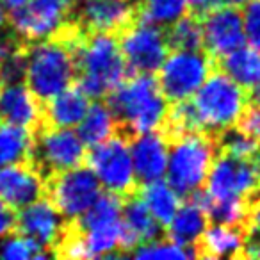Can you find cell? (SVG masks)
I'll list each match as a JSON object with an SVG mask.
<instances>
[{"label": "cell", "mask_w": 260, "mask_h": 260, "mask_svg": "<svg viewBox=\"0 0 260 260\" xmlns=\"http://www.w3.org/2000/svg\"><path fill=\"white\" fill-rule=\"evenodd\" d=\"M105 102L118 119L119 134L126 138L162 128L171 109L153 73H134L107 94Z\"/></svg>", "instance_id": "obj_1"}, {"label": "cell", "mask_w": 260, "mask_h": 260, "mask_svg": "<svg viewBox=\"0 0 260 260\" xmlns=\"http://www.w3.org/2000/svg\"><path fill=\"white\" fill-rule=\"evenodd\" d=\"M77 82L89 98H107L130 75L118 34L87 32L77 50Z\"/></svg>", "instance_id": "obj_2"}, {"label": "cell", "mask_w": 260, "mask_h": 260, "mask_svg": "<svg viewBox=\"0 0 260 260\" xmlns=\"http://www.w3.org/2000/svg\"><path fill=\"white\" fill-rule=\"evenodd\" d=\"M217 152V138L203 130H191L170 138L166 177L171 187L182 198H191L202 191Z\"/></svg>", "instance_id": "obj_3"}, {"label": "cell", "mask_w": 260, "mask_h": 260, "mask_svg": "<svg viewBox=\"0 0 260 260\" xmlns=\"http://www.w3.org/2000/svg\"><path fill=\"white\" fill-rule=\"evenodd\" d=\"M200 130L221 136L224 130L237 126L248 109V93L221 70H214L203 86L191 98Z\"/></svg>", "instance_id": "obj_4"}, {"label": "cell", "mask_w": 260, "mask_h": 260, "mask_svg": "<svg viewBox=\"0 0 260 260\" xmlns=\"http://www.w3.org/2000/svg\"><path fill=\"white\" fill-rule=\"evenodd\" d=\"M86 143L66 126H54L41 123L34 130V148L30 164L45 178L59 171L82 166L87 160Z\"/></svg>", "instance_id": "obj_5"}, {"label": "cell", "mask_w": 260, "mask_h": 260, "mask_svg": "<svg viewBox=\"0 0 260 260\" xmlns=\"http://www.w3.org/2000/svg\"><path fill=\"white\" fill-rule=\"evenodd\" d=\"M86 162L94 171L105 191L116 192L123 198L138 192L139 182L134 170L130 138L125 134L118 132L107 141L91 146Z\"/></svg>", "instance_id": "obj_6"}, {"label": "cell", "mask_w": 260, "mask_h": 260, "mask_svg": "<svg viewBox=\"0 0 260 260\" xmlns=\"http://www.w3.org/2000/svg\"><path fill=\"white\" fill-rule=\"evenodd\" d=\"M205 185L210 198L251 203L260 196V157L246 159L217 152Z\"/></svg>", "instance_id": "obj_7"}, {"label": "cell", "mask_w": 260, "mask_h": 260, "mask_svg": "<svg viewBox=\"0 0 260 260\" xmlns=\"http://www.w3.org/2000/svg\"><path fill=\"white\" fill-rule=\"evenodd\" d=\"M216 70V59L207 50H173L159 70L160 89L171 104L189 100Z\"/></svg>", "instance_id": "obj_8"}, {"label": "cell", "mask_w": 260, "mask_h": 260, "mask_svg": "<svg viewBox=\"0 0 260 260\" xmlns=\"http://www.w3.org/2000/svg\"><path fill=\"white\" fill-rule=\"evenodd\" d=\"M45 196L61 210L68 221H77L82 217L102 194V184L98 177L89 166L84 164L50 175L45 178Z\"/></svg>", "instance_id": "obj_9"}, {"label": "cell", "mask_w": 260, "mask_h": 260, "mask_svg": "<svg viewBox=\"0 0 260 260\" xmlns=\"http://www.w3.org/2000/svg\"><path fill=\"white\" fill-rule=\"evenodd\" d=\"M119 47L130 73H159L170 55L166 29L136 20L119 34Z\"/></svg>", "instance_id": "obj_10"}, {"label": "cell", "mask_w": 260, "mask_h": 260, "mask_svg": "<svg viewBox=\"0 0 260 260\" xmlns=\"http://www.w3.org/2000/svg\"><path fill=\"white\" fill-rule=\"evenodd\" d=\"M73 20L68 0H29L25 8L8 13V22L29 43L55 36Z\"/></svg>", "instance_id": "obj_11"}, {"label": "cell", "mask_w": 260, "mask_h": 260, "mask_svg": "<svg viewBox=\"0 0 260 260\" xmlns=\"http://www.w3.org/2000/svg\"><path fill=\"white\" fill-rule=\"evenodd\" d=\"M203 48L216 61L244 47V20L242 13L234 6L221 4L202 15Z\"/></svg>", "instance_id": "obj_12"}, {"label": "cell", "mask_w": 260, "mask_h": 260, "mask_svg": "<svg viewBox=\"0 0 260 260\" xmlns=\"http://www.w3.org/2000/svg\"><path fill=\"white\" fill-rule=\"evenodd\" d=\"M86 32L121 34L138 20V4L130 0H82L73 11Z\"/></svg>", "instance_id": "obj_13"}, {"label": "cell", "mask_w": 260, "mask_h": 260, "mask_svg": "<svg viewBox=\"0 0 260 260\" xmlns=\"http://www.w3.org/2000/svg\"><path fill=\"white\" fill-rule=\"evenodd\" d=\"M68 223L70 221L62 216L61 210L47 196H43L18 210L16 234L27 235V237L38 241L54 256V251L61 242Z\"/></svg>", "instance_id": "obj_14"}, {"label": "cell", "mask_w": 260, "mask_h": 260, "mask_svg": "<svg viewBox=\"0 0 260 260\" xmlns=\"http://www.w3.org/2000/svg\"><path fill=\"white\" fill-rule=\"evenodd\" d=\"M130 150L139 185L160 180L166 175L170 159V138L162 128L132 136Z\"/></svg>", "instance_id": "obj_15"}, {"label": "cell", "mask_w": 260, "mask_h": 260, "mask_svg": "<svg viewBox=\"0 0 260 260\" xmlns=\"http://www.w3.org/2000/svg\"><path fill=\"white\" fill-rule=\"evenodd\" d=\"M47 191L45 177L29 162L0 166V200L20 210L36 200L43 198Z\"/></svg>", "instance_id": "obj_16"}, {"label": "cell", "mask_w": 260, "mask_h": 260, "mask_svg": "<svg viewBox=\"0 0 260 260\" xmlns=\"http://www.w3.org/2000/svg\"><path fill=\"white\" fill-rule=\"evenodd\" d=\"M0 121L36 130L43 123V102L25 82L4 84L0 89Z\"/></svg>", "instance_id": "obj_17"}, {"label": "cell", "mask_w": 260, "mask_h": 260, "mask_svg": "<svg viewBox=\"0 0 260 260\" xmlns=\"http://www.w3.org/2000/svg\"><path fill=\"white\" fill-rule=\"evenodd\" d=\"M123 224H125V253L134 251L139 244L160 237L164 224L148 209L139 192H134L123 202Z\"/></svg>", "instance_id": "obj_18"}, {"label": "cell", "mask_w": 260, "mask_h": 260, "mask_svg": "<svg viewBox=\"0 0 260 260\" xmlns=\"http://www.w3.org/2000/svg\"><path fill=\"white\" fill-rule=\"evenodd\" d=\"M89 96L84 93L79 84L70 86L55 96L43 102V123L73 128L80 125L86 112L89 111Z\"/></svg>", "instance_id": "obj_19"}, {"label": "cell", "mask_w": 260, "mask_h": 260, "mask_svg": "<svg viewBox=\"0 0 260 260\" xmlns=\"http://www.w3.org/2000/svg\"><path fill=\"white\" fill-rule=\"evenodd\" d=\"M246 226L214 223L207 226L202 235L196 251L203 258H237L244 256L246 248Z\"/></svg>", "instance_id": "obj_20"}, {"label": "cell", "mask_w": 260, "mask_h": 260, "mask_svg": "<svg viewBox=\"0 0 260 260\" xmlns=\"http://www.w3.org/2000/svg\"><path fill=\"white\" fill-rule=\"evenodd\" d=\"M207 226H209V214L205 207L198 200L189 198L185 203H182L168 224V239L196 251V246L205 234Z\"/></svg>", "instance_id": "obj_21"}, {"label": "cell", "mask_w": 260, "mask_h": 260, "mask_svg": "<svg viewBox=\"0 0 260 260\" xmlns=\"http://www.w3.org/2000/svg\"><path fill=\"white\" fill-rule=\"evenodd\" d=\"M217 68L246 91L260 84V52L251 47H241L216 61Z\"/></svg>", "instance_id": "obj_22"}, {"label": "cell", "mask_w": 260, "mask_h": 260, "mask_svg": "<svg viewBox=\"0 0 260 260\" xmlns=\"http://www.w3.org/2000/svg\"><path fill=\"white\" fill-rule=\"evenodd\" d=\"M119 132V123L107 102H94L89 105L84 119L79 125V136L87 148L111 139Z\"/></svg>", "instance_id": "obj_23"}, {"label": "cell", "mask_w": 260, "mask_h": 260, "mask_svg": "<svg viewBox=\"0 0 260 260\" xmlns=\"http://www.w3.org/2000/svg\"><path fill=\"white\" fill-rule=\"evenodd\" d=\"M32 148L34 130L13 123H0V166L30 164Z\"/></svg>", "instance_id": "obj_24"}, {"label": "cell", "mask_w": 260, "mask_h": 260, "mask_svg": "<svg viewBox=\"0 0 260 260\" xmlns=\"http://www.w3.org/2000/svg\"><path fill=\"white\" fill-rule=\"evenodd\" d=\"M139 189H141V191H138L139 196L148 205V209L152 210L153 216L164 226H168L170 221L173 219V216L177 214V210L180 209L182 196L171 187L170 182H162V178L150 182V184L139 185Z\"/></svg>", "instance_id": "obj_25"}, {"label": "cell", "mask_w": 260, "mask_h": 260, "mask_svg": "<svg viewBox=\"0 0 260 260\" xmlns=\"http://www.w3.org/2000/svg\"><path fill=\"white\" fill-rule=\"evenodd\" d=\"M189 11L187 0H139L138 20L168 29Z\"/></svg>", "instance_id": "obj_26"}, {"label": "cell", "mask_w": 260, "mask_h": 260, "mask_svg": "<svg viewBox=\"0 0 260 260\" xmlns=\"http://www.w3.org/2000/svg\"><path fill=\"white\" fill-rule=\"evenodd\" d=\"M166 36L171 50H200L203 47L202 16L196 13L182 16L178 22L168 27Z\"/></svg>", "instance_id": "obj_27"}, {"label": "cell", "mask_w": 260, "mask_h": 260, "mask_svg": "<svg viewBox=\"0 0 260 260\" xmlns=\"http://www.w3.org/2000/svg\"><path fill=\"white\" fill-rule=\"evenodd\" d=\"M52 253L34 239L22 234L9 235L0 244V258L8 260H30V258H48Z\"/></svg>", "instance_id": "obj_28"}, {"label": "cell", "mask_w": 260, "mask_h": 260, "mask_svg": "<svg viewBox=\"0 0 260 260\" xmlns=\"http://www.w3.org/2000/svg\"><path fill=\"white\" fill-rule=\"evenodd\" d=\"M132 255L138 256V258H152V260H177V258H194L198 256V253L194 249H189L185 246H180L178 242L171 241H155L145 242V244H139L138 248L132 251Z\"/></svg>", "instance_id": "obj_29"}, {"label": "cell", "mask_w": 260, "mask_h": 260, "mask_svg": "<svg viewBox=\"0 0 260 260\" xmlns=\"http://www.w3.org/2000/svg\"><path fill=\"white\" fill-rule=\"evenodd\" d=\"M246 43L260 52V0H249L242 9Z\"/></svg>", "instance_id": "obj_30"}, {"label": "cell", "mask_w": 260, "mask_h": 260, "mask_svg": "<svg viewBox=\"0 0 260 260\" xmlns=\"http://www.w3.org/2000/svg\"><path fill=\"white\" fill-rule=\"evenodd\" d=\"M237 126L260 143V105H248L244 114L239 119Z\"/></svg>", "instance_id": "obj_31"}, {"label": "cell", "mask_w": 260, "mask_h": 260, "mask_svg": "<svg viewBox=\"0 0 260 260\" xmlns=\"http://www.w3.org/2000/svg\"><path fill=\"white\" fill-rule=\"evenodd\" d=\"M16 221H18V210L0 200V241L16 234Z\"/></svg>", "instance_id": "obj_32"}, {"label": "cell", "mask_w": 260, "mask_h": 260, "mask_svg": "<svg viewBox=\"0 0 260 260\" xmlns=\"http://www.w3.org/2000/svg\"><path fill=\"white\" fill-rule=\"evenodd\" d=\"M246 234L260 237V196L249 203L248 219H246Z\"/></svg>", "instance_id": "obj_33"}, {"label": "cell", "mask_w": 260, "mask_h": 260, "mask_svg": "<svg viewBox=\"0 0 260 260\" xmlns=\"http://www.w3.org/2000/svg\"><path fill=\"white\" fill-rule=\"evenodd\" d=\"M189 9L196 15H205L207 11L214 9L216 6H221V0H187Z\"/></svg>", "instance_id": "obj_34"}, {"label": "cell", "mask_w": 260, "mask_h": 260, "mask_svg": "<svg viewBox=\"0 0 260 260\" xmlns=\"http://www.w3.org/2000/svg\"><path fill=\"white\" fill-rule=\"evenodd\" d=\"M27 2H29V0H0V4L6 9V13H13V11H18V9L25 8Z\"/></svg>", "instance_id": "obj_35"}, {"label": "cell", "mask_w": 260, "mask_h": 260, "mask_svg": "<svg viewBox=\"0 0 260 260\" xmlns=\"http://www.w3.org/2000/svg\"><path fill=\"white\" fill-rule=\"evenodd\" d=\"M248 2H249V0H221V4L234 6V8H244Z\"/></svg>", "instance_id": "obj_36"}, {"label": "cell", "mask_w": 260, "mask_h": 260, "mask_svg": "<svg viewBox=\"0 0 260 260\" xmlns=\"http://www.w3.org/2000/svg\"><path fill=\"white\" fill-rule=\"evenodd\" d=\"M6 25H8V13H6V9L0 4V30L4 29Z\"/></svg>", "instance_id": "obj_37"}, {"label": "cell", "mask_w": 260, "mask_h": 260, "mask_svg": "<svg viewBox=\"0 0 260 260\" xmlns=\"http://www.w3.org/2000/svg\"><path fill=\"white\" fill-rule=\"evenodd\" d=\"M80 2H82V0H68V4H70V6H72V8H73V11H75V8H77V6L80 4Z\"/></svg>", "instance_id": "obj_38"}, {"label": "cell", "mask_w": 260, "mask_h": 260, "mask_svg": "<svg viewBox=\"0 0 260 260\" xmlns=\"http://www.w3.org/2000/svg\"><path fill=\"white\" fill-rule=\"evenodd\" d=\"M130 2H136V4H139V0H130Z\"/></svg>", "instance_id": "obj_39"}, {"label": "cell", "mask_w": 260, "mask_h": 260, "mask_svg": "<svg viewBox=\"0 0 260 260\" xmlns=\"http://www.w3.org/2000/svg\"><path fill=\"white\" fill-rule=\"evenodd\" d=\"M0 89H2V80H0Z\"/></svg>", "instance_id": "obj_40"}, {"label": "cell", "mask_w": 260, "mask_h": 260, "mask_svg": "<svg viewBox=\"0 0 260 260\" xmlns=\"http://www.w3.org/2000/svg\"><path fill=\"white\" fill-rule=\"evenodd\" d=\"M0 123H2V121H0Z\"/></svg>", "instance_id": "obj_41"}]
</instances>
